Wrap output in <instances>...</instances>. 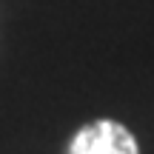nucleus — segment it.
I'll return each mask as SVG.
<instances>
[{
    "mask_svg": "<svg viewBox=\"0 0 154 154\" xmlns=\"http://www.w3.org/2000/svg\"><path fill=\"white\" fill-rule=\"evenodd\" d=\"M69 154H140V146L123 123L97 120L83 126L72 137Z\"/></svg>",
    "mask_w": 154,
    "mask_h": 154,
    "instance_id": "nucleus-1",
    "label": "nucleus"
}]
</instances>
